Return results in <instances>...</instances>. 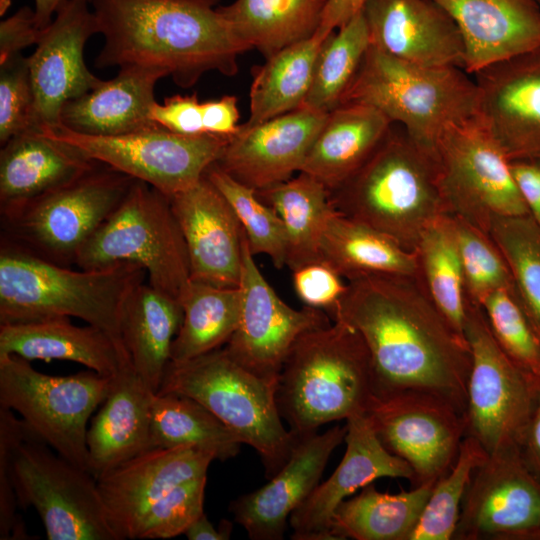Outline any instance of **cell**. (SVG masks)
Here are the masks:
<instances>
[{
    "label": "cell",
    "mask_w": 540,
    "mask_h": 540,
    "mask_svg": "<svg viewBox=\"0 0 540 540\" xmlns=\"http://www.w3.org/2000/svg\"><path fill=\"white\" fill-rule=\"evenodd\" d=\"M62 0H34L35 21L37 27L42 30L53 20L55 12Z\"/></svg>",
    "instance_id": "cell-57"
},
{
    "label": "cell",
    "mask_w": 540,
    "mask_h": 540,
    "mask_svg": "<svg viewBox=\"0 0 540 540\" xmlns=\"http://www.w3.org/2000/svg\"><path fill=\"white\" fill-rule=\"evenodd\" d=\"M347 426L298 436L283 467L264 486L229 505L235 522L253 540L283 538L291 514L319 484L332 452L345 441Z\"/></svg>",
    "instance_id": "cell-23"
},
{
    "label": "cell",
    "mask_w": 540,
    "mask_h": 540,
    "mask_svg": "<svg viewBox=\"0 0 540 540\" xmlns=\"http://www.w3.org/2000/svg\"><path fill=\"white\" fill-rule=\"evenodd\" d=\"M120 262L140 265L151 286L178 301L191 280L186 245L169 198L140 180L84 244L75 265L96 269Z\"/></svg>",
    "instance_id": "cell-10"
},
{
    "label": "cell",
    "mask_w": 540,
    "mask_h": 540,
    "mask_svg": "<svg viewBox=\"0 0 540 540\" xmlns=\"http://www.w3.org/2000/svg\"><path fill=\"white\" fill-rule=\"evenodd\" d=\"M215 456L193 446L155 447L97 479L118 540L128 539L140 515L158 498L187 481L207 476Z\"/></svg>",
    "instance_id": "cell-25"
},
{
    "label": "cell",
    "mask_w": 540,
    "mask_h": 540,
    "mask_svg": "<svg viewBox=\"0 0 540 540\" xmlns=\"http://www.w3.org/2000/svg\"><path fill=\"white\" fill-rule=\"evenodd\" d=\"M540 539V480L519 448L488 454L474 470L453 540Z\"/></svg>",
    "instance_id": "cell-16"
},
{
    "label": "cell",
    "mask_w": 540,
    "mask_h": 540,
    "mask_svg": "<svg viewBox=\"0 0 540 540\" xmlns=\"http://www.w3.org/2000/svg\"><path fill=\"white\" fill-rule=\"evenodd\" d=\"M293 287L304 306L332 313L347 290L343 277L323 260L292 271Z\"/></svg>",
    "instance_id": "cell-49"
},
{
    "label": "cell",
    "mask_w": 540,
    "mask_h": 540,
    "mask_svg": "<svg viewBox=\"0 0 540 540\" xmlns=\"http://www.w3.org/2000/svg\"><path fill=\"white\" fill-rule=\"evenodd\" d=\"M37 128L28 57L17 54L0 64V143Z\"/></svg>",
    "instance_id": "cell-48"
},
{
    "label": "cell",
    "mask_w": 540,
    "mask_h": 540,
    "mask_svg": "<svg viewBox=\"0 0 540 540\" xmlns=\"http://www.w3.org/2000/svg\"><path fill=\"white\" fill-rule=\"evenodd\" d=\"M519 451L528 468L540 480V385L535 390L531 414Z\"/></svg>",
    "instance_id": "cell-55"
},
{
    "label": "cell",
    "mask_w": 540,
    "mask_h": 540,
    "mask_svg": "<svg viewBox=\"0 0 540 540\" xmlns=\"http://www.w3.org/2000/svg\"><path fill=\"white\" fill-rule=\"evenodd\" d=\"M240 289L190 280L179 302L183 317L171 361H186L226 345L240 317Z\"/></svg>",
    "instance_id": "cell-38"
},
{
    "label": "cell",
    "mask_w": 540,
    "mask_h": 540,
    "mask_svg": "<svg viewBox=\"0 0 540 540\" xmlns=\"http://www.w3.org/2000/svg\"><path fill=\"white\" fill-rule=\"evenodd\" d=\"M238 100L225 95L216 100L202 102V123L205 134L231 137L240 128Z\"/></svg>",
    "instance_id": "cell-52"
},
{
    "label": "cell",
    "mask_w": 540,
    "mask_h": 540,
    "mask_svg": "<svg viewBox=\"0 0 540 540\" xmlns=\"http://www.w3.org/2000/svg\"><path fill=\"white\" fill-rule=\"evenodd\" d=\"M391 126L386 116L369 105H338L328 112L300 172L334 191L369 159Z\"/></svg>",
    "instance_id": "cell-31"
},
{
    "label": "cell",
    "mask_w": 540,
    "mask_h": 540,
    "mask_svg": "<svg viewBox=\"0 0 540 540\" xmlns=\"http://www.w3.org/2000/svg\"><path fill=\"white\" fill-rule=\"evenodd\" d=\"M331 314L362 337L376 396L427 393L465 416L470 349L432 302L419 276L371 275L348 281Z\"/></svg>",
    "instance_id": "cell-1"
},
{
    "label": "cell",
    "mask_w": 540,
    "mask_h": 540,
    "mask_svg": "<svg viewBox=\"0 0 540 540\" xmlns=\"http://www.w3.org/2000/svg\"><path fill=\"white\" fill-rule=\"evenodd\" d=\"M152 122L158 126L181 135L205 134L202 123V102L196 93L192 95H173L164 102H155L149 111Z\"/></svg>",
    "instance_id": "cell-50"
},
{
    "label": "cell",
    "mask_w": 540,
    "mask_h": 540,
    "mask_svg": "<svg viewBox=\"0 0 540 540\" xmlns=\"http://www.w3.org/2000/svg\"><path fill=\"white\" fill-rule=\"evenodd\" d=\"M204 175L231 206L251 253L264 254L276 268H283L287 262L286 232L276 211L260 199L255 189L239 182L215 163Z\"/></svg>",
    "instance_id": "cell-43"
},
{
    "label": "cell",
    "mask_w": 540,
    "mask_h": 540,
    "mask_svg": "<svg viewBox=\"0 0 540 540\" xmlns=\"http://www.w3.org/2000/svg\"><path fill=\"white\" fill-rule=\"evenodd\" d=\"M333 208L414 252L422 233L446 215L435 150L414 140L400 125L369 159L330 192Z\"/></svg>",
    "instance_id": "cell-5"
},
{
    "label": "cell",
    "mask_w": 540,
    "mask_h": 540,
    "mask_svg": "<svg viewBox=\"0 0 540 540\" xmlns=\"http://www.w3.org/2000/svg\"><path fill=\"white\" fill-rule=\"evenodd\" d=\"M168 198L186 245L191 280L238 287L246 236L227 200L205 175Z\"/></svg>",
    "instance_id": "cell-20"
},
{
    "label": "cell",
    "mask_w": 540,
    "mask_h": 540,
    "mask_svg": "<svg viewBox=\"0 0 540 540\" xmlns=\"http://www.w3.org/2000/svg\"><path fill=\"white\" fill-rule=\"evenodd\" d=\"M151 448L193 446L216 460L237 456L241 441L211 411L183 395L155 394L151 406Z\"/></svg>",
    "instance_id": "cell-39"
},
{
    "label": "cell",
    "mask_w": 540,
    "mask_h": 540,
    "mask_svg": "<svg viewBox=\"0 0 540 540\" xmlns=\"http://www.w3.org/2000/svg\"><path fill=\"white\" fill-rule=\"evenodd\" d=\"M232 532V523L223 519L216 528L203 513L187 528L184 535L189 540H227Z\"/></svg>",
    "instance_id": "cell-56"
},
{
    "label": "cell",
    "mask_w": 540,
    "mask_h": 540,
    "mask_svg": "<svg viewBox=\"0 0 540 540\" xmlns=\"http://www.w3.org/2000/svg\"><path fill=\"white\" fill-rule=\"evenodd\" d=\"M326 0H235L218 6L236 36L265 59L313 37Z\"/></svg>",
    "instance_id": "cell-34"
},
{
    "label": "cell",
    "mask_w": 540,
    "mask_h": 540,
    "mask_svg": "<svg viewBox=\"0 0 540 540\" xmlns=\"http://www.w3.org/2000/svg\"><path fill=\"white\" fill-rule=\"evenodd\" d=\"M538 3H539V5H540V0H538Z\"/></svg>",
    "instance_id": "cell-58"
},
{
    "label": "cell",
    "mask_w": 540,
    "mask_h": 540,
    "mask_svg": "<svg viewBox=\"0 0 540 540\" xmlns=\"http://www.w3.org/2000/svg\"><path fill=\"white\" fill-rule=\"evenodd\" d=\"M432 488L421 485L389 494L370 483L337 507L332 535L334 539L410 540Z\"/></svg>",
    "instance_id": "cell-35"
},
{
    "label": "cell",
    "mask_w": 540,
    "mask_h": 540,
    "mask_svg": "<svg viewBox=\"0 0 540 540\" xmlns=\"http://www.w3.org/2000/svg\"><path fill=\"white\" fill-rule=\"evenodd\" d=\"M41 30L35 21V12L28 6L18 9L0 23V64L20 54L29 46L37 45Z\"/></svg>",
    "instance_id": "cell-51"
},
{
    "label": "cell",
    "mask_w": 540,
    "mask_h": 540,
    "mask_svg": "<svg viewBox=\"0 0 540 540\" xmlns=\"http://www.w3.org/2000/svg\"><path fill=\"white\" fill-rule=\"evenodd\" d=\"M369 47L368 29L361 12L333 31L322 43L312 85L302 106L324 113L336 108Z\"/></svg>",
    "instance_id": "cell-41"
},
{
    "label": "cell",
    "mask_w": 540,
    "mask_h": 540,
    "mask_svg": "<svg viewBox=\"0 0 540 540\" xmlns=\"http://www.w3.org/2000/svg\"><path fill=\"white\" fill-rule=\"evenodd\" d=\"M145 276L130 262L72 270L0 241V324L76 317L123 342V309Z\"/></svg>",
    "instance_id": "cell-4"
},
{
    "label": "cell",
    "mask_w": 540,
    "mask_h": 540,
    "mask_svg": "<svg viewBox=\"0 0 540 540\" xmlns=\"http://www.w3.org/2000/svg\"><path fill=\"white\" fill-rule=\"evenodd\" d=\"M369 0H326L321 22L314 36L325 40L333 31L362 12Z\"/></svg>",
    "instance_id": "cell-54"
},
{
    "label": "cell",
    "mask_w": 540,
    "mask_h": 540,
    "mask_svg": "<svg viewBox=\"0 0 540 540\" xmlns=\"http://www.w3.org/2000/svg\"><path fill=\"white\" fill-rule=\"evenodd\" d=\"M464 336L471 354L466 436L475 438L487 454L519 448L536 387L500 348L482 308L471 302Z\"/></svg>",
    "instance_id": "cell-13"
},
{
    "label": "cell",
    "mask_w": 540,
    "mask_h": 540,
    "mask_svg": "<svg viewBox=\"0 0 540 540\" xmlns=\"http://www.w3.org/2000/svg\"><path fill=\"white\" fill-rule=\"evenodd\" d=\"M328 113L301 106L229 137L216 165L239 182L263 190L300 172Z\"/></svg>",
    "instance_id": "cell-21"
},
{
    "label": "cell",
    "mask_w": 540,
    "mask_h": 540,
    "mask_svg": "<svg viewBox=\"0 0 540 540\" xmlns=\"http://www.w3.org/2000/svg\"><path fill=\"white\" fill-rule=\"evenodd\" d=\"M32 360L79 363L113 378L131 367L123 342L92 326H76L70 318L0 324V355Z\"/></svg>",
    "instance_id": "cell-28"
},
{
    "label": "cell",
    "mask_w": 540,
    "mask_h": 540,
    "mask_svg": "<svg viewBox=\"0 0 540 540\" xmlns=\"http://www.w3.org/2000/svg\"><path fill=\"white\" fill-rule=\"evenodd\" d=\"M33 507L49 540H118L97 479L48 446L0 406V539L27 531L17 506Z\"/></svg>",
    "instance_id": "cell-3"
},
{
    "label": "cell",
    "mask_w": 540,
    "mask_h": 540,
    "mask_svg": "<svg viewBox=\"0 0 540 540\" xmlns=\"http://www.w3.org/2000/svg\"><path fill=\"white\" fill-rule=\"evenodd\" d=\"M365 415L384 447L413 470L412 487L434 486L454 465L466 436L464 414L427 393L377 395Z\"/></svg>",
    "instance_id": "cell-15"
},
{
    "label": "cell",
    "mask_w": 540,
    "mask_h": 540,
    "mask_svg": "<svg viewBox=\"0 0 540 540\" xmlns=\"http://www.w3.org/2000/svg\"><path fill=\"white\" fill-rule=\"evenodd\" d=\"M472 76L476 116L507 158L540 159V45Z\"/></svg>",
    "instance_id": "cell-19"
},
{
    "label": "cell",
    "mask_w": 540,
    "mask_h": 540,
    "mask_svg": "<svg viewBox=\"0 0 540 540\" xmlns=\"http://www.w3.org/2000/svg\"><path fill=\"white\" fill-rule=\"evenodd\" d=\"M98 163L39 128L13 136L0 151V216L71 182Z\"/></svg>",
    "instance_id": "cell-27"
},
{
    "label": "cell",
    "mask_w": 540,
    "mask_h": 540,
    "mask_svg": "<svg viewBox=\"0 0 540 540\" xmlns=\"http://www.w3.org/2000/svg\"><path fill=\"white\" fill-rule=\"evenodd\" d=\"M154 393L128 367L112 378L110 391L87 430L91 474H103L151 449Z\"/></svg>",
    "instance_id": "cell-30"
},
{
    "label": "cell",
    "mask_w": 540,
    "mask_h": 540,
    "mask_svg": "<svg viewBox=\"0 0 540 540\" xmlns=\"http://www.w3.org/2000/svg\"><path fill=\"white\" fill-rule=\"evenodd\" d=\"M207 476L182 483L153 502L134 523L128 539H169L184 534L204 513Z\"/></svg>",
    "instance_id": "cell-47"
},
{
    "label": "cell",
    "mask_w": 540,
    "mask_h": 540,
    "mask_svg": "<svg viewBox=\"0 0 540 540\" xmlns=\"http://www.w3.org/2000/svg\"><path fill=\"white\" fill-rule=\"evenodd\" d=\"M457 25L465 71H477L540 45L538 0H433Z\"/></svg>",
    "instance_id": "cell-26"
},
{
    "label": "cell",
    "mask_w": 540,
    "mask_h": 540,
    "mask_svg": "<svg viewBox=\"0 0 540 540\" xmlns=\"http://www.w3.org/2000/svg\"><path fill=\"white\" fill-rule=\"evenodd\" d=\"M320 252L321 260L348 281L371 275H419L415 252L335 209L327 220Z\"/></svg>",
    "instance_id": "cell-33"
},
{
    "label": "cell",
    "mask_w": 540,
    "mask_h": 540,
    "mask_svg": "<svg viewBox=\"0 0 540 540\" xmlns=\"http://www.w3.org/2000/svg\"><path fill=\"white\" fill-rule=\"evenodd\" d=\"M509 165L529 214L540 225V159H512Z\"/></svg>",
    "instance_id": "cell-53"
},
{
    "label": "cell",
    "mask_w": 540,
    "mask_h": 540,
    "mask_svg": "<svg viewBox=\"0 0 540 540\" xmlns=\"http://www.w3.org/2000/svg\"><path fill=\"white\" fill-rule=\"evenodd\" d=\"M262 201L281 218L287 241V262L291 271L320 261V245L327 220L334 208L329 190L313 176L298 175L256 191Z\"/></svg>",
    "instance_id": "cell-36"
},
{
    "label": "cell",
    "mask_w": 540,
    "mask_h": 540,
    "mask_svg": "<svg viewBox=\"0 0 540 540\" xmlns=\"http://www.w3.org/2000/svg\"><path fill=\"white\" fill-rule=\"evenodd\" d=\"M487 455L475 438L465 436L454 465L434 484L410 540L453 539L473 472Z\"/></svg>",
    "instance_id": "cell-44"
},
{
    "label": "cell",
    "mask_w": 540,
    "mask_h": 540,
    "mask_svg": "<svg viewBox=\"0 0 540 540\" xmlns=\"http://www.w3.org/2000/svg\"><path fill=\"white\" fill-rule=\"evenodd\" d=\"M89 3L90 0H62L52 22L41 30L35 51L28 57L37 128L59 125L65 103L102 81L84 61L87 40L99 33Z\"/></svg>",
    "instance_id": "cell-18"
},
{
    "label": "cell",
    "mask_w": 540,
    "mask_h": 540,
    "mask_svg": "<svg viewBox=\"0 0 540 540\" xmlns=\"http://www.w3.org/2000/svg\"><path fill=\"white\" fill-rule=\"evenodd\" d=\"M278 380L259 377L219 348L186 361H170L156 394L190 397L211 411L259 454L271 478L287 462L297 440L280 416Z\"/></svg>",
    "instance_id": "cell-8"
},
{
    "label": "cell",
    "mask_w": 540,
    "mask_h": 540,
    "mask_svg": "<svg viewBox=\"0 0 540 540\" xmlns=\"http://www.w3.org/2000/svg\"><path fill=\"white\" fill-rule=\"evenodd\" d=\"M168 76L161 69L121 66L118 74L89 92L69 100L60 113V124L85 135L114 136L151 129L149 111L156 102V83Z\"/></svg>",
    "instance_id": "cell-29"
},
{
    "label": "cell",
    "mask_w": 540,
    "mask_h": 540,
    "mask_svg": "<svg viewBox=\"0 0 540 540\" xmlns=\"http://www.w3.org/2000/svg\"><path fill=\"white\" fill-rule=\"evenodd\" d=\"M243 253L239 322L223 348L255 375L278 380L295 341L303 333L331 323L322 309H294L286 304L259 270L247 239Z\"/></svg>",
    "instance_id": "cell-17"
},
{
    "label": "cell",
    "mask_w": 540,
    "mask_h": 540,
    "mask_svg": "<svg viewBox=\"0 0 540 540\" xmlns=\"http://www.w3.org/2000/svg\"><path fill=\"white\" fill-rule=\"evenodd\" d=\"M362 13L372 47L413 64L465 70L462 35L433 0H369Z\"/></svg>",
    "instance_id": "cell-24"
},
{
    "label": "cell",
    "mask_w": 540,
    "mask_h": 540,
    "mask_svg": "<svg viewBox=\"0 0 540 540\" xmlns=\"http://www.w3.org/2000/svg\"><path fill=\"white\" fill-rule=\"evenodd\" d=\"M489 235L508 264L517 299L540 338V225L531 215L499 217Z\"/></svg>",
    "instance_id": "cell-42"
},
{
    "label": "cell",
    "mask_w": 540,
    "mask_h": 540,
    "mask_svg": "<svg viewBox=\"0 0 540 540\" xmlns=\"http://www.w3.org/2000/svg\"><path fill=\"white\" fill-rule=\"evenodd\" d=\"M323 42L313 36L286 47L255 69L249 93V117L243 125H257L303 105Z\"/></svg>",
    "instance_id": "cell-37"
},
{
    "label": "cell",
    "mask_w": 540,
    "mask_h": 540,
    "mask_svg": "<svg viewBox=\"0 0 540 540\" xmlns=\"http://www.w3.org/2000/svg\"><path fill=\"white\" fill-rule=\"evenodd\" d=\"M414 252L418 276L428 296L452 327L464 336L469 300L451 217L443 215L430 224Z\"/></svg>",
    "instance_id": "cell-40"
},
{
    "label": "cell",
    "mask_w": 540,
    "mask_h": 540,
    "mask_svg": "<svg viewBox=\"0 0 540 540\" xmlns=\"http://www.w3.org/2000/svg\"><path fill=\"white\" fill-rule=\"evenodd\" d=\"M349 102L377 109L435 150L446 127L477 114L478 88L462 68L413 64L370 45L340 104Z\"/></svg>",
    "instance_id": "cell-7"
},
{
    "label": "cell",
    "mask_w": 540,
    "mask_h": 540,
    "mask_svg": "<svg viewBox=\"0 0 540 540\" xmlns=\"http://www.w3.org/2000/svg\"><path fill=\"white\" fill-rule=\"evenodd\" d=\"M135 179L98 163L71 182L0 216L1 242L70 267L84 244L117 209Z\"/></svg>",
    "instance_id": "cell-9"
},
{
    "label": "cell",
    "mask_w": 540,
    "mask_h": 540,
    "mask_svg": "<svg viewBox=\"0 0 540 540\" xmlns=\"http://www.w3.org/2000/svg\"><path fill=\"white\" fill-rule=\"evenodd\" d=\"M218 1L90 0L104 36L95 65L158 68L181 88L210 71L236 75L249 48L215 7Z\"/></svg>",
    "instance_id": "cell-2"
},
{
    "label": "cell",
    "mask_w": 540,
    "mask_h": 540,
    "mask_svg": "<svg viewBox=\"0 0 540 540\" xmlns=\"http://www.w3.org/2000/svg\"><path fill=\"white\" fill-rule=\"evenodd\" d=\"M375 396L368 349L360 334L341 320L295 341L276 390L280 416L297 437L366 414Z\"/></svg>",
    "instance_id": "cell-6"
},
{
    "label": "cell",
    "mask_w": 540,
    "mask_h": 540,
    "mask_svg": "<svg viewBox=\"0 0 540 540\" xmlns=\"http://www.w3.org/2000/svg\"><path fill=\"white\" fill-rule=\"evenodd\" d=\"M480 307L503 352L535 387L540 385V338L515 291L496 290Z\"/></svg>",
    "instance_id": "cell-45"
},
{
    "label": "cell",
    "mask_w": 540,
    "mask_h": 540,
    "mask_svg": "<svg viewBox=\"0 0 540 540\" xmlns=\"http://www.w3.org/2000/svg\"><path fill=\"white\" fill-rule=\"evenodd\" d=\"M89 158L143 181L171 197L195 185L216 163L229 137L181 135L160 126L114 135H85L59 124L39 128Z\"/></svg>",
    "instance_id": "cell-14"
},
{
    "label": "cell",
    "mask_w": 540,
    "mask_h": 540,
    "mask_svg": "<svg viewBox=\"0 0 540 540\" xmlns=\"http://www.w3.org/2000/svg\"><path fill=\"white\" fill-rule=\"evenodd\" d=\"M435 153L446 215L487 234L496 218L530 215L509 159L476 115L446 127Z\"/></svg>",
    "instance_id": "cell-12"
},
{
    "label": "cell",
    "mask_w": 540,
    "mask_h": 540,
    "mask_svg": "<svg viewBox=\"0 0 540 540\" xmlns=\"http://www.w3.org/2000/svg\"><path fill=\"white\" fill-rule=\"evenodd\" d=\"M346 426L341 462L290 516L292 539L332 540L333 515L356 491L383 477L413 481L411 467L384 447L365 414L347 419Z\"/></svg>",
    "instance_id": "cell-22"
},
{
    "label": "cell",
    "mask_w": 540,
    "mask_h": 540,
    "mask_svg": "<svg viewBox=\"0 0 540 540\" xmlns=\"http://www.w3.org/2000/svg\"><path fill=\"white\" fill-rule=\"evenodd\" d=\"M112 378L93 370L52 376L19 356L0 355V406L21 419L56 453L90 472L87 424Z\"/></svg>",
    "instance_id": "cell-11"
},
{
    "label": "cell",
    "mask_w": 540,
    "mask_h": 540,
    "mask_svg": "<svg viewBox=\"0 0 540 540\" xmlns=\"http://www.w3.org/2000/svg\"><path fill=\"white\" fill-rule=\"evenodd\" d=\"M183 317L180 302L149 283L129 296L121 317V338L139 379L157 393L171 361Z\"/></svg>",
    "instance_id": "cell-32"
},
{
    "label": "cell",
    "mask_w": 540,
    "mask_h": 540,
    "mask_svg": "<svg viewBox=\"0 0 540 540\" xmlns=\"http://www.w3.org/2000/svg\"><path fill=\"white\" fill-rule=\"evenodd\" d=\"M450 217L469 302L481 306L483 301L496 290L515 291L508 264L491 236L463 220Z\"/></svg>",
    "instance_id": "cell-46"
}]
</instances>
